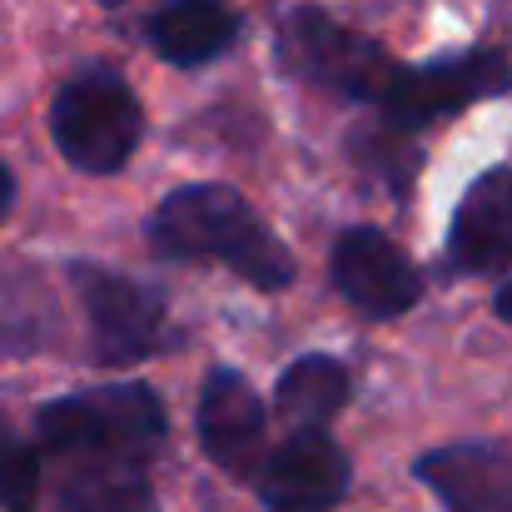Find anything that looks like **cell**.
I'll list each match as a JSON object with an SVG mask.
<instances>
[{
    "instance_id": "8",
    "label": "cell",
    "mask_w": 512,
    "mask_h": 512,
    "mask_svg": "<svg viewBox=\"0 0 512 512\" xmlns=\"http://www.w3.org/2000/svg\"><path fill=\"white\" fill-rule=\"evenodd\" d=\"M254 493L269 512H334L348 493V453L329 428L289 433L254 473Z\"/></svg>"
},
{
    "instance_id": "15",
    "label": "cell",
    "mask_w": 512,
    "mask_h": 512,
    "mask_svg": "<svg viewBox=\"0 0 512 512\" xmlns=\"http://www.w3.org/2000/svg\"><path fill=\"white\" fill-rule=\"evenodd\" d=\"M40 453L15 433V423L0 413V512L40 508Z\"/></svg>"
},
{
    "instance_id": "16",
    "label": "cell",
    "mask_w": 512,
    "mask_h": 512,
    "mask_svg": "<svg viewBox=\"0 0 512 512\" xmlns=\"http://www.w3.org/2000/svg\"><path fill=\"white\" fill-rule=\"evenodd\" d=\"M353 145H358V165H363V170L378 174L393 194H408L413 174H418V165H423V155H418L413 135H403V130H393V125H383V120H378V130L358 135Z\"/></svg>"
},
{
    "instance_id": "18",
    "label": "cell",
    "mask_w": 512,
    "mask_h": 512,
    "mask_svg": "<svg viewBox=\"0 0 512 512\" xmlns=\"http://www.w3.org/2000/svg\"><path fill=\"white\" fill-rule=\"evenodd\" d=\"M493 314L503 319V324H512V279L498 289V299H493Z\"/></svg>"
},
{
    "instance_id": "2",
    "label": "cell",
    "mask_w": 512,
    "mask_h": 512,
    "mask_svg": "<svg viewBox=\"0 0 512 512\" xmlns=\"http://www.w3.org/2000/svg\"><path fill=\"white\" fill-rule=\"evenodd\" d=\"M35 428H40V448L55 468L60 463H105V458L150 468L170 438L165 403L145 383H110V388L55 398L35 413Z\"/></svg>"
},
{
    "instance_id": "5",
    "label": "cell",
    "mask_w": 512,
    "mask_h": 512,
    "mask_svg": "<svg viewBox=\"0 0 512 512\" xmlns=\"http://www.w3.org/2000/svg\"><path fill=\"white\" fill-rule=\"evenodd\" d=\"M512 90V60L493 45H473L463 55H443V60H423V65H403L398 80L388 85L378 120L418 135L438 120L463 115L478 100H498Z\"/></svg>"
},
{
    "instance_id": "12",
    "label": "cell",
    "mask_w": 512,
    "mask_h": 512,
    "mask_svg": "<svg viewBox=\"0 0 512 512\" xmlns=\"http://www.w3.org/2000/svg\"><path fill=\"white\" fill-rule=\"evenodd\" d=\"M244 35V15L229 0H165L145 20L150 50L174 70H199L229 55Z\"/></svg>"
},
{
    "instance_id": "3",
    "label": "cell",
    "mask_w": 512,
    "mask_h": 512,
    "mask_svg": "<svg viewBox=\"0 0 512 512\" xmlns=\"http://www.w3.org/2000/svg\"><path fill=\"white\" fill-rule=\"evenodd\" d=\"M279 65L294 80H309L329 95H343L353 105H383L388 85L398 80L403 60L388 55V45H378L373 35L353 30L334 20L319 5H294L279 15V35H274Z\"/></svg>"
},
{
    "instance_id": "14",
    "label": "cell",
    "mask_w": 512,
    "mask_h": 512,
    "mask_svg": "<svg viewBox=\"0 0 512 512\" xmlns=\"http://www.w3.org/2000/svg\"><path fill=\"white\" fill-rule=\"evenodd\" d=\"M348 393H353V378H348V368H343L339 358L304 353V358H294L279 373L274 403H279L284 423L294 433H304V428H329L348 408Z\"/></svg>"
},
{
    "instance_id": "7",
    "label": "cell",
    "mask_w": 512,
    "mask_h": 512,
    "mask_svg": "<svg viewBox=\"0 0 512 512\" xmlns=\"http://www.w3.org/2000/svg\"><path fill=\"white\" fill-rule=\"evenodd\" d=\"M334 289L363 319H403L423 299V274L383 229H343L334 239Z\"/></svg>"
},
{
    "instance_id": "1",
    "label": "cell",
    "mask_w": 512,
    "mask_h": 512,
    "mask_svg": "<svg viewBox=\"0 0 512 512\" xmlns=\"http://www.w3.org/2000/svg\"><path fill=\"white\" fill-rule=\"evenodd\" d=\"M150 249L174 264L214 259L244 284L274 294L294 284V254L229 184H184L150 214Z\"/></svg>"
},
{
    "instance_id": "13",
    "label": "cell",
    "mask_w": 512,
    "mask_h": 512,
    "mask_svg": "<svg viewBox=\"0 0 512 512\" xmlns=\"http://www.w3.org/2000/svg\"><path fill=\"white\" fill-rule=\"evenodd\" d=\"M60 512H145L150 508V468L105 458V463H60L55 468Z\"/></svg>"
},
{
    "instance_id": "6",
    "label": "cell",
    "mask_w": 512,
    "mask_h": 512,
    "mask_svg": "<svg viewBox=\"0 0 512 512\" xmlns=\"http://www.w3.org/2000/svg\"><path fill=\"white\" fill-rule=\"evenodd\" d=\"M70 284H75V294L85 304L95 363L125 368V363L150 358L165 343L170 304H165L160 289H150L140 279H125V274H110L100 264H75L70 269Z\"/></svg>"
},
{
    "instance_id": "19",
    "label": "cell",
    "mask_w": 512,
    "mask_h": 512,
    "mask_svg": "<svg viewBox=\"0 0 512 512\" xmlns=\"http://www.w3.org/2000/svg\"><path fill=\"white\" fill-rule=\"evenodd\" d=\"M100 5H125V0H100Z\"/></svg>"
},
{
    "instance_id": "11",
    "label": "cell",
    "mask_w": 512,
    "mask_h": 512,
    "mask_svg": "<svg viewBox=\"0 0 512 512\" xmlns=\"http://www.w3.org/2000/svg\"><path fill=\"white\" fill-rule=\"evenodd\" d=\"M448 269L468 279L512 269V170H483L458 199L448 229Z\"/></svg>"
},
{
    "instance_id": "10",
    "label": "cell",
    "mask_w": 512,
    "mask_h": 512,
    "mask_svg": "<svg viewBox=\"0 0 512 512\" xmlns=\"http://www.w3.org/2000/svg\"><path fill=\"white\" fill-rule=\"evenodd\" d=\"M413 478L448 512H512V443L473 438L433 448L413 463Z\"/></svg>"
},
{
    "instance_id": "9",
    "label": "cell",
    "mask_w": 512,
    "mask_h": 512,
    "mask_svg": "<svg viewBox=\"0 0 512 512\" xmlns=\"http://www.w3.org/2000/svg\"><path fill=\"white\" fill-rule=\"evenodd\" d=\"M264 438H269V418L254 383L234 368H214L199 388V443L209 463L224 468L229 478H254L269 458Z\"/></svg>"
},
{
    "instance_id": "17",
    "label": "cell",
    "mask_w": 512,
    "mask_h": 512,
    "mask_svg": "<svg viewBox=\"0 0 512 512\" xmlns=\"http://www.w3.org/2000/svg\"><path fill=\"white\" fill-rule=\"evenodd\" d=\"M10 204H15V174L0 165V219L10 214Z\"/></svg>"
},
{
    "instance_id": "4",
    "label": "cell",
    "mask_w": 512,
    "mask_h": 512,
    "mask_svg": "<svg viewBox=\"0 0 512 512\" xmlns=\"http://www.w3.org/2000/svg\"><path fill=\"white\" fill-rule=\"evenodd\" d=\"M55 150L80 174H120L145 135V110L135 85L110 65H85L50 100Z\"/></svg>"
}]
</instances>
